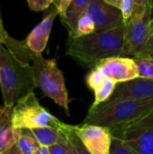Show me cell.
<instances>
[{
    "label": "cell",
    "mask_w": 153,
    "mask_h": 154,
    "mask_svg": "<svg viewBox=\"0 0 153 154\" xmlns=\"http://www.w3.org/2000/svg\"><path fill=\"white\" fill-rule=\"evenodd\" d=\"M124 23L110 30L83 36H69L66 54L78 63L96 68L103 60L123 55Z\"/></svg>",
    "instance_id": "6da1fadb"
},
{
    "label": "cell",
    "mask_w": 153,
    "mask_h": 154,
    "mask_svg": "<svg viewBox=\"0 0 153 154\" xmlns=\"http://www.w3.org/2000/svg\"><path fill=\"white\" fill-rule=\"evenodd\" d=\"M151 113L153 99L108 100L95 108H89L82 124L113 130L125 127Z\"/></svg>",
    "instance_id": "7a4b0ae2"
},
{
    "label": "cell",
    "mask_w": 153,
    "mask_h": 154,
    "mask_svg": "<svg viewBox=\"0 0 153 154\" xmlns=\"http://www.w3.org/2000/svg\"><path fill=\"white\" fill-rule=\"evenodd\" d=\"M0 87L5 106H14L36 88L32 65L0 45Z\"/></svg>",
    "instance_id": "3957f363"
},
{
    "label": "cell",
    "mask_w": 153,
    "mask_h": 154,
    "mask_svg": "<svg viewBox=\"0 0 153 154\" xmlns=\"http://www.w3.org/2000/svg\"><path fill=\"white\" fill-rule=\"evenodd\" d=\"M25 62L31 63L36 88H40L45 97L52 99L69 116V98L65 85V79L57 66L55 59H44L41 53H36L31 49L25 58Z\"/></svg>",
    "instance_id": "277c9868"
},
{
    "label": "cell",
    "mask_w": 153,
    "mask_h": 154,
    "mask_svg": "<svg viewBox=\"0 0 153 154\" xmlns=\"http://www.w3.org/2000/svg\"><path fill=\"white\" fill-rule=\"evenodd\" d=\"M64 125L41 106L33 92L18 100L14 106V126L15 129L50 127L60 131Z\"/></svg>",
    "instance_id": "5b68a950"
},
{
    "label": "cell",
    "mask_w": 153,
    "mask_h": 154,
    "mask_svg": "<svg viewBox=\"0 0 153 154\" xmlns=\"http://www.w3.org/2000/svg\"><path fill=\"white\" fill-rule=\"evenodd\" d=\"M152 12L153 6L150 3L146 5H135L133 15L124 23L122 57L133 58L142 53L148 38Z\"/></svg>",
    "instance_id": "8992f818"
},
{
    "label": "cell",
    "mask_w": 153,
    "mask_h": 154,
    "mask_svg": "<svg viewBox=\"0 0 153 154\" xmlns=\"http://www.w3.org/2000/svg\"><path fill=\"white\" fill-rule=\"evenodd\" d=\"M110 131L113 138L121 140L138 154H153V113L125 127Z\"/></svg>",
    "instance_id": "52a82bcc"
},
{
    "label": "cell",
    "mask_w": 153,
    "mask_h": 154,
    "mask_svg": "<svg viewBox=\"0 0 153 154\" xmlns=\"http://www.w3.org/2000/svg\"><path fill=\"white\" fill-rule=\"evenodd\" d=\"M73 129L90 153L110 154L113 136L109 129L83 124L81 125H73Z\"/></svg>",
    "instance_id": "ba28073f"
},
{
    "label": "cell",
    "mask_w": 153,
    "mask_h": 154,
    "mask_svg": "<svg viewBox=\"0 0 153 154\" xmlns=\"http://www.w3.org/2000/svg\"><path fill=\"white\" fill-rule=\"evenodd\" d=\"M87 14L94 21L96 32L114 29L124 23L121 10L104 0H91Z\"/></svg>",
    "instance_id": "9c48e42d"
},
{
    "label": "cell",
    "mask_w": 153,
    "mask_h": 154,
    "mask_svg": "<svg viewBox=\"0 0 153 154\" xmlns=\"http://www.w3.org/2000/svg\"><path fill=\"white\" fill-rule=\"evenodd\" d=\"M107 79L122 83L139 78L138 69L133 58L111 57L101 60L96 67Z\"/></svg>",
    "instance_id": "30bf717a"
},
{
    "label": "cell",
    "mask_w": 153,
    "mask_h": 154,
    "mask_svg": "<svg viewBox=\"0 0 153 154\" xmlns=\"http://www.w3.org/2000/svg\"><path fill=\"white\" fill-rule=\"evenodd\" d=\"M121 99H153V79L139 77L129 81L117 83L109 100Z\"/></svg>",
    "instance_id": "8fae6325"
},
{
    "label": "cell",
    "mask_w": 153,
    "mask_h": 154,
    "mask_svg": "<svg viewBox=\"0 0 153 154\" xmlns=\"http://www.w3.org/2000/svg\"><path fill=\"white\" fill-rule=\"evenodd\" d=\"M60 14L59 11L53 7L51 11L42 19V21L36 25L30 34L25 39L27 46L36 53H41L48 43L49 37L51 32L53 22L56 16Z\"/></svg>",
    "instance_id": "7c38bea8"
},
{
    "label": "cell",
    "mask_w": 153,
    "mask_h": 154,
    "mask_svg": "<svg viewBox=\"0 0 153 154\" xmlns=\"http://www.w3.org/2000/svg\"><path fill=\"white\" fill-rule=\"evenodd\" d=\"M14 106H0V153L15 144Z\"/></svg>",
    "instance_id": "4fadbf2b"
},
{
    "label": "cell",
    "mask_w": 153,
    "mask_h": 154,
    "mask_svg": "<svg viewBox=\"0 0 153 154\" xmlns=\"http://www.w3.org/2000/svg\"><path fill=\"white\" fill-rule=\"evenodd\" d=\"M91 0H72L61 17V22L69 31V36H76L78 20L87 13Z\"/></svg>",
    "instance_id": "5bb4252c"
},
{
    "label": "cell",
    "mask_w": 153,
    "mask_h": 154,
    "mask_svg": "<svg viewBox=\"0 0 153 154\" xmlns=\"http://www.w3.org/2000/svg\"><path fill=\"white\" fill-rule=\"evenodd\" d=\"M15 144L22 154H35L41 147L33 133L29 128L15 129Z\"/></svg>",
    "instance_id": "9a60e30c"
},
{
    "label": "cell",
    "mask_w": 153,
    "mask_h": 154,
    "mask_svg": "<svg viewBox=\"0 0 153 154\" xmlns=\"http://www.w3.org/2000/svg\"><path fill=\"white\" fill-rule=\"evenodd\" d=\"M60 132L61 133L65 143L68 145L72 154H91L84 145L76 131L73 129V125L65 124Z\"/></svg>",
    "instance_id": "2e32d148"
},
{
    "label": "cell",
    "mask_w": 153,
    "mask_h": 154,
    "mask_svg": "<svg viewBox=\"0 0 153 154\" xmlns=\"http://www.w3.org/2000/svg\"><path fill=\"white\" fill-rule=\"evenodd\" d=\"M39 142L41 146L50 147L60 143L61 139V133L54 128L50 127H41V128H33L31 129Z\"/></svg>",
    "instance_id": "e0dca14e"
},
{
    "label": "cell",
    "mask_w": 153,
    "mask_h": 154,
    "mask_svg": "<svg viewBox=\"0 0 153 154\" xmlns=\"http://www.w3.org/2000/svg\"><path fill=\"white\" fill-rule=\"evenodd\" d=\"M117 83L111 79H106L105 83L94 91L95 93V100L90 106V108H95L102 103H105L110 99L112 95L115 92Z\"/></svg>",
    "instance_id": "ac0fdd59"
},
{
    "label": "cell",
    "mask_w": 153,
    "mask_h": 154,
    "mask_svg": "<svg viewBox=\"0 0 153 154\" xmlns=\"http://www.w3.org/2000/svg\"><path fill=\"white\" fill-rule=\"evenodd\" d=\"M137 69L140 78L153 79V58L147 55H139L133 58Z\"/></svg>",
    "instance_id": "d6986e66"
},
{
    "label": "cell",
    "mask_w": 153,
    "mask_h": 154,
    "mask_svg": "<svg viewBox=\"0 0 153 154\" xmlns=\"http://www.w3.org/2000/svg\"><path fill=\"white\" fill-rule=\"evenodd\" d=\"M106 77L105 74L97 68H94L90 70V72L86 77V83L87 86L93 91L96 90L100 88L105 81L106 80Z\"/></svg>",
    "instance_id": "ffe728a7"
},
{
    "label": "cell",
    "mask_w": 153,
    "mask_h": 154,
    "mask_svg": "<svg viewBox=\"0 0 153 154\" xmlns=\"http://www.w3.org/2000/svg\"><path fill=\"white\" fill-rule=\"evenodd\" d=\"M95 23L92 18L86 13L79 20L77 25L76 36H83L95 32Z\"/></svg>",
    "instance_id": "44dd1931"
},
{
    "label": "cell",
    "mask_w": 153,
    "mask_h": 154,
    "mask_svg": "<svg viewBox=\"0 0 153 154\" xmlns=\"http://www.w3.org/2000/svg\"><path fill=\"white\" fill-rule=\"evenodd\" d=\"M110 154H138L133 150L130 149L128 146H126L121 140L113 138L112 146H111V152Z\"/></svg>",
    "instance_id": "7402d4cb"
},
{
    "label": "cell",
    "mask_w": 153,
    "mask_h": 154,
    "mask_svg": "<svg viewBox=\"0 0 153 154\" xmlns=\"http://www.w3.org/2000/svg\"><path fill=\"white\" fill-rule=\"evenodd\" d=\"M135 5H136L135 0H122L120 10L122 12L124 23L127 22L133 15Z\"/></svg>",
    "instance_id": "603a6c76"
},
{
    "label": "cell",
    "mask_w": 153,
    "mask_h": 154,
    "mask_svg": "<svg viewBox=\"0 0 153 154\" xmlns=\"http://www.w3.org/2000/svg\"><path fill=\"white\" fill-rule=\"evenodd\" d=\"M48 149H49L50 154H72L71 151L68 147V145L65 143L62 134H61V139L60 143L48 147Z\"/></svg>",
    "instance_id": "cb8c5ba5"
},
{
    "label": "cell",
    "mask_w": 153,
    "mask_h": 154,
    "mask_svg": "<svg viewBox=\"0 0 153 154\" xmlns=\"http://www.w3.org/2000/svg\"><path fill=\"white\" fill-rule=\"evenodd\" d=\"M141 55H147V56H151V57L153 56V16L151 20L150 26H149V32H148L146 45Z\"/></svg>",
    "instance_id": "d4e9b609"
},
{
    "label": "cell",
    "mask_w": 153,
    "mask_h": 154,
    "mask_svg": "<svg viewBox=\"0 0 153 154\" xmlns=\"http://www.w3.org/2000/svg\"><path fill=\"white\" fill-rule=\"evenodd\" d=\"M27 2L32 11H43L53 4V0H27Z\"/></svg>",
    "instance_id": "484cf974"
},
{
    "label": "cell",
    "mask_w": 153,
    "mask_h": 154,
    "mask_svg": "<svg viewBox=\"0 0 153 154\" xmlns=\"http://www.w3.org/2000/svg\"><path fill=\"white\" fill-rule=\"evenodd\" d=\"M71 1L72 0H53L54 7L59 11L60 16L64 15Z\"/></svg>",
    "instance_id": "4316f807"
},
{
    "label": "cell",
    "mask_w": 153,
    "mask_h": 154,
    "mask_svg": "<svg viewBox=\"0 0 153 154\" xmlns=\"http://www.w3.org/2000/svg\"><path fill=\"white\" fill-rule=\"evenodd\" d=\"M6 34H7V32L5 30V28L3 26L2 19H1V16H0V45L4 44V42H5Z\"/></svg>",
    "instance_id": "83f0119b"
},
{
    "label": "cell",
    "mask_w": 153,
    "mask_h": 154,
    "mask_svg": "<svg viewBox=\"0 0 153 154\" xmlns=\"http://www.w3.org/2000/svg\"><path fill=\"white\" fill-rule=\"evenodd\" d=\"M1 154H22L20 150L18 149V147L16 146V144H14L13 146H11L9 149H7L6 151H5L4 152Z\"/></svg>",
    "instance_id": "f1b7e54d"
},
{
    "label": "cell",
    "mask_w": 153,
    "mask_h": 154,
    "mask_svg": "<svg viewBox=\"0 0 153 154\" xmlns=\"http://www.w3.org/2000/svg\"><path fill=\"white\" fill-rule=\"evenodd\" d=\"M106 4L114 6V7H116L118 9L121 8V3H122V0H104Z\"/></svg>",
    "instance_id": "f546056e"
},
{
    "label": "cell",
    "mask_w": 153,
    "mask_h": 154,
    "mask_svg": "<svg viewBox=\"0 0 153 154\" xmlns=\"http://www.w3.org/2000/svg\"><path fill=\"white\" fill-rule=\"evenodd\" d=\"M35 154H50L49 152V149L47 147H43V146H41L38 151L35 152Z\"/></svg>",
    "instance_id": "4dcf8cb0"
},
{
    "label": "cell",
    "mask_w": 153,
    "mask_h": 154,
    "mask_svg": "<svg viewBox=\"0 0 153 154\" xmlns=\"http://www.w3.org/2000/svg\"><path fill=\"white\" fill-rule=\"evenodd\" d=\"M136 5H146L147 4H149V0H135Z\"/></svg>",
    "instance_id": "1f68e13d"
},
{
    "label": "cell",
    "mask_w": 153,
    "mask_h": 154,
    "mask_svg": "<svg viewBox=\"0 0 153 154\" xmlns=\"http://www.w3.org/2000/svg\"><path fill=\"white\" fill-rule=\"evenodd\" d=\"M149 2H150V4L153 6V0H149Z\"/></svg>",
    "instance_id": "d6a6232c"
},
{
    "label": "cell",
    "mask_w": 153,
    "mask_h": 154,
    "mask_svg": "<svg viewBox=\"0 0 153 154\" xmlns=\"http://www.w3.org/2000/svg\"><path fill=\"white\" fill-rule=\"evenodd\" d=\"M152 58H153V56H152Z\"/></svg>",
    "instance_id": "836d02e7"
},
{
    "label": "cell",
    "mask_w": 153,
    "mask_h": 154,
    "mask_svg": "<svg viewBox=\"0 0 153 154\" xmlns=\"http://www.w3.org/2000/svg\"><path fill=\"white\" fill-rule=\"evenodd\" d=\"M0 154H1V153H0Z\"/></svg>",
    "instance_id": "e575fe53"
}]
</instances>
